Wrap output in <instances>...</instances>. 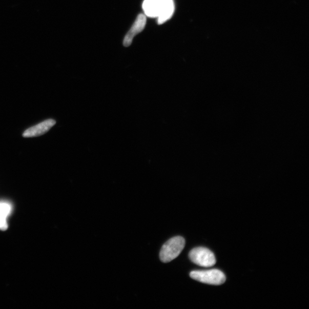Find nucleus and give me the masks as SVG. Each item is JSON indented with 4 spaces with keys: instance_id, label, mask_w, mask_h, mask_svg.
Wrapping results in <instances>:
<instances>
[{
    "instance_id": "f257e3e1",
    "label": "nucleus",
    "mask_w": 309,
    "mask_h": 309,
    "mask_svg": "<svg viewBox=\"0 0 309 309\" xmlns=\"http://www.w3.org/2000/svg\"><path fill=\"white\" fill-rule=\"evenodd\" d=\"M143 7L146 15L159 17V24L168 20L174 11L173 0H145Z\"/></svg>"
},
{
    "instance_id": "f03ea898",
    "label": "nucleus",
    "mask_w": 309,
    "mask_h": 309,
    "mask_svg": "<svg viewBox=\"0 0 309 309\" xmlns=\"http://www.w3.org/2000/svg\"><path fill=\"white\" fill-rule=\"evenodd\" d=\"M185 246V240L181 237H175L166 242L160 252L161 262H170L173 261L182 252Z\"/></svg>"
},
{
    "instance_id": "7ed1b4c3",
    "label": "nucleus",
    "mask_w": 309,
    "mask_h": 309,
    "mask_svg": "<svg viewBox=\"0 0 309 309\" xmlns=\"http://www.w3.org/2000/svg\"><path fill=\"white\" fill-rule=\"evenodd\" d=\"M190 276L196 281L214 285H220L225 281V275L218 269L193 271L190 273Z\"/></svg>"
},
{
    "instance_id": "20e7f679",
    "label": "nucleus",
    "mask_w": 309,
    "mask_h": 309,
    "mask_svg": "<svg viewBox=\"0 0 309 309\" xmlns=\"http://www.w3.org/2000/svg\"><path fill=\"white\" fill-rule=\"evenodd\" d=\"M189 258L194 263L204 267H212L216 263L214 253L204 248L193 249L189 254Z\"/></svg>"
},
{
    "instance_id": "39448f33",
    "label": "nucleus",
    "mask_w": 309,
    "mask_h": 309,
    "mask_svg": "<svg viewBox=\"0 0 309 309\" xmlns=\"http://www.w3.org/2000/svg\"><path fill=\"white\" fill-rule=\"evenodd\" d=\"M146 17L143 14H140L137 17L133 26H132L130 30L127 33L123 40V45L126 47H128L131 45L132 40L136 34L139 33L143 30L146 24Z\"/></svg>"
},
{
    "instance_id": "423d86ee",
    "label": "nucleus",
    "mask_w": 309,
    "mask_h": 309,
    "mask_svg": "<svg viewBox=\"0 0 309 309\" xmlns=\"http://www.w3.org/2000/svg\"><path fill=\"white\" fill-rule=\"evenodd\" d=\"M56 124L53 119H47L40 123L33 126L24 132L23 136L25 137H37L47 133Z\"/></svg>"
},
{
    "instance_id": "0eeeda50",
    "label": "nucleus",
    "mask_w": 309,
    "mask_h": 309,
    "mask_svg": "<svg viewBox=\"0 0 309 309\" xmlns=\"http://www.w3.org/2000/svg\"><path fill=\"white\" fill-rule=\"evenodd\" d=\"M0 211L8 218L11 214L12 206L7 202H0Z\"/></svg>"
},
{
    "instance_id": "6e6552de",
    "label": "nucleus",
    "mask_w": 309,
    "mask_h": 309,
    "mask_svg": "<svg viewBox=\"0 0 309 309\" xmlns=\"http://www.w3.org/2000/svg\"><path fill=\"white\" fill-rule=\"evenodd\" d=\"M7 217L0 211V230L5 231L8 229Z\"/></svg>"
}]
</instances>
